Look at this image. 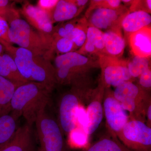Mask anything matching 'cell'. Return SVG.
Here are the masks:
<instances>
[{"mask_svg": "<svg viewBox=\"0 0 151 151\" xmlns=\"http://www.w3.org/2000/svg\"><path fill=\"white\" fill-rule=\"evenodd\" d=\"M122 2V1H119V0H108V1H103V3H104L103 5L104 6L102 7L113 9L118 10L121 6Z\"/></svg>", "mask_w": 151, "mask_h": 151, "instance_id": "cell-33", "label": "cell"}, {"mask_svg": "<svg viewBox=\"0 0 151 151\" xmlns=\"http://www.w3.org/2000/svg\"><path fill=\"white\" fill-rule=\"evenodd\" d=\"M104 35L105 52L112 58L122 55L126 47V42L122 36L114 29L106 31Z\"/></svg>", "mask_w": 151, "mask_h": 151, "instance_id": "cell-20", "label": "cell"}, {"mask_svg": "<svg viewBox=\"0 0 151 151\" xmlns=\"http://www.w3.org/2000/svg\"><path fill=\"white\" fill-rule=\"evenodd\" d=\"M52 91L45 85L29 81L17 87L11 101V112L23 116L32 126L41 110L48 105Z\"/></svg>", "mask_w": 151, "mask_h": 151, "instance_id": "cell-2", "label": "cell"}, {"mask_svg": "<svg viewBox=\"0 0 151 151\" xmlns=\"http://www.w3.org/2000/svg\"><path fill=\"white\" fill-rule=\"evenodd\" d=\"M74 3L79 7L83 8V7L86 5L89 1L86 0H76L74 1Z\"/></svg>", "mask_w": 151, "mask_h": 151, "instance_id": "cell-35", "label": "cell"}, {"mask_svg": "<svg viewBox=\"0 0 151 151\" xmlns=\"http://www.w3.org/2000/svg\"><path fill=\"white\" fill-rule=\"evenodd\" d=\"M9 24L7 22L0 16V43L6 47L11 43L8 37Z\"/></svg>", "mask_w": 151, "mask_h": 151, "instance_id": "cell-29", "label": "cell"}, {"mask_svg": "<svg viewBox=\"0 0 151 151\" xmlns=\"http://www.w3.org/2000/svg\"><path fill=\"white\" fill-rule=\"evenodd\" d=\"M86 33V42L94 46L98 53L105 52L104 32L90 25L87 28Z\"/></svg>", "mask_w": 151, "mask_h": 151, "instance_id": "cell-24", "label": "cell"}, {"mask_svg": "<svg viewBox=\"0 0 151 151\" xmlns=\"http://www.w3.org/2000/svg\"><path fill=\"white\" fill-rule=\"evenodd\" d=\"M69 145L72 148H88L89 136L84 129L76 127L69 134Z\"/></svg>", "mask_w": 151, "mask_h": 151, "instance_id": "cell-25", "label": "cell"}, {"mask_svg": "<svg viewBox=\"0 0 151 151\" xmlns=\"http://www.w3.org/2000/svg\"><path fill=\"white\" fill-rule=\"evenodd\" d=\"M5 52L13 58L19 73L26 80L44 84L52 92L57 84L51 60L28 50L9 45Z\"/></svg>", "mask_w": 151, "mask_h": 151, "instance_id": "cell-1", "label": "cell"}, {"mask_svg": "<svg viewBox=\"0 0 151 151\" xmlns=\"http://www.w3.org/2000/svg\"><path fill=\"white\" fill-rule=\"evenodd\" d=\"M151 23V15L144 10H137L127 14L122 19L121 25L124 31L131 34L147 27Z\"/></svg>", "mask_w": 151, "mask_h": 151, "instance_id": "cell-15", "label": "cell"}, {"mask_svg": "<svg viewBox=\"0 0 151 151\" xmlns=\"http://www.w3.org/2000/svg\"><path fill=\"white\" fill-rule=\"evenodd\" d=\"M113 136L112 139L105 137L101 139L88 148L86 151H129L118 140L116 135Z\"/></svg>", "mask_w": 151, "mask_h": 151, "instance_id": "cell-22", "label": "cell"}, {"mask_svg": "<svg viewBox=\"0 0 151 151\" xmlns=\"http://www.w3.org/2000/svg\"><path fill=\"white\" fill-rule=\"evenodd\" d=\"M113 93V96L119 103L130 101L142 103L150 102L145 90L132 81H125L115 87Z\"/></svg>", "mask_w": 151, "mask_h": 151, "instance_id": "cell-14", "label": "cell"}, {"mask_svg": "<svg viewBox=\"0 0 151 151\" xmlns=\"http://www.w3.org/2000/svg\"><path fill=\"white\" fill-rule=\"evenodd\" d=\"M127 67L132 78L139 77L150 68L149 58L135 56L127 63Z\"/></svg>", "mask_w": 151, "mask_h": 151, "instance_id": "cell-23", "label": "cell"}, {"mask_svg": "<svg viewBox=\"0 0 151 151\" xmlns=\"http://www.w3.org/2000/svg\"><path fill=\"white\" fill-rule=\"evenodd\" d=\"M18 86L0 76V116L10 113L11 101Z\"/></svg>", "mask_w": 151, "mask_h": 151, "instance_id": "cell-21", "label": "cell"}, {"mask_svg": "<svg viewBox=\"0 0 151 151\" xmlns=\"http://www.w3.org/2000/svg\"><path fill=\"white\" fill-rule=\"evenodd\" d=\"M84 92L83 87L72 86L60 98L57 120L64 135L68 136L76 127V113Z\"/></svg>", "mask_w": 151, "mask_h": 151, "instance_id": "cell-6", "label": "cell"}, {"mask_svg": "<svg viewBox=\"0 0 151 151\" xmlns=\"http://www.w3.org/2000/svg\"><path fill=\"white\" fill-rule=\"evenodd\" d=\"M5 52L4 47L0 43V55L2 54Z\"/></svg>", "mask_w": 151, "mask_h": 151, "instance_id": "cell-37", "label": "cell"}, {"mask_svg": "<svg viewBox=\"0 0 151 151\" xmlns=\"http://www.w3.org/2000/svg\"><path fill=\"white\" fill-rule=\"evenodd\" d=\"M47 106L41 110L35 123L39 151H67L64 134L57 120L47 111Z\"/></svg>", "mask_w": 151, "mask_h": 151, "instance_id": "cell-4", "label": "cell"}, {"mask_svg": "<svg viewBox=\"0 0 151 151\" xmlns=\"http://www.w3.org/2000/svg\"><path fill=\"white\" fill-rule=\"evenodd\" d=\"M119 139L128 148L137 151H151V127L141 120L129 119Z\"/></svg>", "mask_w": 151, "mask_h": 151, "instance_id": "cell-7", "label": "cell"}, {"mask_svg": "<svg viewBox=\"0 0 151 151\" xmlns=\"http://www.w3.org/2000/svg\"><path fill=\"white\" fill-rule=\"evenodd\" d=\"M77 22L78 21L76 19L71 20L62 24L60 25L54 27L51 35L52 43L54 41L60 38H70L71 33Z\"/></svg>", "mask_w": 151, "mask_h": 151, "instance_id": "cell-27", "label": "cell"}, {"mask_svg": "<svg viewBox=\"0 0 151 151\" xmlns=\"http://www.w3.org/2000/svg\"><path fill=\"white\" fill-rule=\"evenodd\" d=\"M76 127L83 129L86 132L87 124L86 109L81 105H79L76 113Z\"/></svg>", "mask_w": 151, "mask_h": 151, "instance_id": "cell-30", "label": "cell"}, {"mask_svg": "<svg viewBox=\"0 0 151 151\" xmlns=\"http://www.w3.org/2000/svg\"><path fill=\"white\" fill-rule=\"evenodd\" d=\"M19 118L11 111L0 116V150L13 139L19 127Z\"/></svg>", "mask_w": 151, "mask_h": 151, "instance_id": "cell-19", "label": "cell"}, {"mask_svg": "<svg viewBox=\"0 0 151 151\" xmlns=\"http://www.w3.org/2000/svg\"><path fill=\"white\" fill-rule=\"evenodd\" d=\"M19 12L26 21L43 37L48 44L50 50L52 43L51 35L54 28L51 16L37 6L28 2L23 5Z\"/></svg>", "mask_w": 151, "mask_h": 151, "instance_id": "cell-9", "label": "cell"}, {"mask_svg": "<svg viewBox=\"0 0 151 151\" xmlns=\"http://www.w3.org/2000/svg\"><path fill=\"white\" fill-rule=\"evenodd\" d=\"M0 76L18 86L29 82L19 73L13 58L6 52L0 55Z\"/></svg>", "mask_w": 151, "mask_h": 151, "instance_id": "cell-17", "label": "cell"}, {"mask_svg": "<svg viewBox=\"0 0 151 151\" xmlns=\"http://www.w3.org/2000/svg\"><path fill=\"white\" fill-rule=\"evenodd\" d=\"M82 9L76 5L74 1L58 0L52 14V22L54 24L71 20L78 15Z\"/></svg>", "mask_w": 151, "mask_h": 151, "instance_id": "cell-18", "label": "cell"}, {"mask_svg": "<svg viewBox=\"0 0 151 151\" xmlns=\"http://www.w3.org/2000/svg\"><path fill=\"white\" fill-rule=\"evenodd\" d=\"M58 0H39L36 5L41 9L52 15Z\"/></svg>", "mask_w": 151, "mask_h": 151, "instance_id": "cell-31", "label": "cell"}, {"mask_svg": "<svg viewBox=\"0 0 151 151\" xmlns=\"http://www.w3.org/2000/svg\"><path fill=\"white\" fill-rule=\"evenodd\" d=\"M119 19L118 10L98 6L91 10L89 16L90 26L101 30H110V28Z\"/></svg>", "mask_w": 151, "mask_h": 151, "instance_id": "cell-13", "label": "cell"}, {"mask_svg": "<svg viewBox=\"0 0 151 151\" xmlns=\"http://www.w3.org/2000/svg\"><path fill=\"white\" fill-rule=\"evenodd\" d=\"M140 86L144 90L150 89L151 87V70L150 68L139 76Z\"/></svg>", "mask_w": 151, "mask_h": 151, "instance_id": "cell-32", "label": "cell"}, {"mask_svg": "<svg viewBox=\"0 0 151 151\" xmlns=\"http://www.w3.org/2000/svg\"><path fill=\"white\" fill-rule=\"evenodd\" d=\"M145 1L147 8L148 9L149 12H150L151 10V0H147Z\"/></svg>", "mask_w": 151, "mask_h": 151, "instance_id": "cell-36", "label": "cell"}, {"mask_svg": "<svg viewBox=\"0 0 151 151\" xmlns=\"http://www.w3.org/2000/svg\"><path fill=\"white\" fill-rule=\"evenodd\" d=\"M0 16L8 24L15 19L20 18V12L10 1L0 0Z\"/></svg>", "mask_w": 151, "mask_h": 151, "instance_id": "cell-26", "label": "cell"}, {"mask_svg": "<svg viewBox=\"0 0 151 151\" xmlns=\"http://www.w3.org/2000/svg\"><path fill=\"white\" fill-rule=\"evenodd\" d=\"M151 29L146 27L131 34L130 43L135 56L149 58L151 53Z\"/></svg>", "mask_w": 151, "mask_h": 151, "instance_id": "cell-16", "label": "cell"}, {"mask_svg": "<svg viewBox=\"0 0 151 151\" xmlns=\"http://www.w3.org/2000/svg\"><path fill=\"white\" fill-rule=\"evenodd\" d=\"M83 22L81 20L78 21L70 36V38L73 41L76 49L82 47L86 40V30L85 29Z\"/></svg>", "mask_w": 151, "mask_h": 151, "instance_id": "cell-28", "label": "cell"}, {"mask_svg": "<svg viewBox=\"0 0 151 151\" xmlns=\"http://www.w3.org/2000/svg\"><path fill=\"white\" fill-rule=\"evenodd\" d=\"M9 24L8 37L12 44L45 56L49 50L47 42L26 21L19 18Z\"/></svg>", "mask_w": 151, "mask_h": 151, "instance_id": "cell-5", "label": "cell"}, {"mask_svg": "<svg viewBox=\"0 0 151 151\" xmlns=\"http://www.w3.org/2000/svg\"><path fill=\"white\" fill-rule=\"evenodd\" d=\"M105 89L103 85L93 92L94 96L86 108L87 118L86 132L89 136L97 130L103 121V101Z\"/></svg>", "mask_w": 151, "mask_h": 151, "instance_id": "cell-11", "label": "cell"}, {"mask_svg": "<svg viewBox=\"0 0 151 151\" xmlns=\"http://www.w3.org/2000/svg\"><path fill=\"white\" fill-rule=\"evenodd\" d=\"M103 103L104 114L109 129L112 134L120 138L123 128L129 120V116L108 88H105L104 90Z\"/></svg>", "mask_w": 151, "mask_h": 151, "instance_id": "cell-8", "label": "cell"}, {"mask_svg": "<svg viewBox=\"0 0 151 151\" xmlns=\"http://www.w3.org/2000/svg\"><path fill=\"white\" fill-rule=\"evenodd\" d=\"M145 116L147 119V125L151 127V103H149L146 109Z\"/></svg>", "mask_w": 151, "mask_h": 151, "instance_id": "cell-34", "label": "cell"}, {"mask_svg": "<svg viewBox=\"0 0 151 151\" xmlns=\"http://www.w3.org/2000/svg\"><path fill=\"white\" fill-rule=\"evenodd\" d=\"M54 63L57 84L63 85H72L84 80L85 72L94 65L90 58L76 51L57 55Z\"/></svg>", "mask_w": 151, "mask_h": 151, "instance_id": "cell-3", "label": "cell"}, {"mask_svg": "<svg viewBox=\"0 0 151 151\" xmlns=\"http://www.w3.org/2000/svg\"><path fill=\"white\" fill-rule=\"evenodd\" d=\"M102 56L103 60L100 61L102 66V78L103 86L105 88L113 86L116 87L125 81H132V76L130 75L127 64L108 59V56ZM112 58V57H111Z\"/></svg>", "mask_w": 151, "mask_h": 151, "instance_id": "cell-10", "label": "cell"}, {"mask_svg": "<svg viewBox=\"0 0 151 151\" xmlns=\"http://www.w3.org/2000/svg\"><path fill=\"white\" fill-rule=\"evenodd\" d=\"M32 127L27 123L19 127L13 139L0 151H34L35 143Z\"/></svg>", "mask_w": 151, "mask_h": 151, "instance_id": "cell-12", "label": "cell"}]
</instances>
